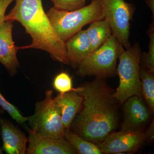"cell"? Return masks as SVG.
Wrapping results in <instances>:
<instances>
[{
  "label": "cell",
  "instance_id": "obj_24",
  "mask_svg": "<svg viewBox=\"0 0 154 154\" xmlns=\"http://www.w3.org/2000/svg\"><path fill=\"white\" fill-rule=\"evenodd\" d=\"M146 4L148 6L149 8L150 9L153 16V19L154 18V0H146Z\"/></svg>",
  "mask_w": 154,
  "mask_h": 154
},
{
  "label": "cell",
  "instance_id": "obj_21",
  "mask_svg": "<svg viewBox=\"0 0 154 154\" xmlns=\"http://www.w3.org/2000/svg\"><path fill=\"white\" fill-rule=\"evenodd\" d=\"M87 0H51L55 8L61 11H72L85 6Z\"/></svg>",
  "mask_w": 154,
  "mask_h": 154
},
{
  "label": "cell",
  "instance_id": "obj_12",
  "mask_svg": "<svg viewBox=\"0 0 154 154\" xmlns=\"http://www.w3.org/2000/svg\"><path fill=\"white\" fill-rule=\"evenodd\" d=\"M0 128L3 142V149L6 153H26L28 139L24 133L4 119H0Z\"/></svg>",
  "mask_w": 154,
  "mask_h": 154
},
{
  "label": "cell",
  "instance_id": "obj_17",
  "mask_svg": "<svg viewBox=\"0 0 154 154\" xmlns=\"http://www.w3.org/2000/svg\"><path fill=\"white\" fill-rule=\"evenodd\" d=\"M154 73L140 66V77L141 85L142 97L144 99L149 109L153 113L154 111Z\"/></svg>",
  "mask_w": 154,
  "mask_h": 154
},
{
  "label": "cell",
  "instance_id": "obj_10",
  "mask_svg": "<svg viewBox=\"0 0 154 154\" xmlns=\"http://www.w3.org/2000/svg\"><path fill=\"white\" fill-rule=\"evenodd\" d=\"M124 103V118L121 130L143 131L150 118V113L142 97L132 96Z\"/></svg>",
  "mask_w": 154,
  "mask_h": 154
},
{
  "label": "cell",
  "instance_id": "obj_20",
  "mask_svg": "<svg viewBox=\"0 0 154 154\" xmlns=\"http://www.w3.org/2000/svg\"><path fill=\"white\" fill-rule=\"evenodd\" d=\"M0 107L8 113L14 120L20 124H22L28 121L29 117H25L16 106L8 102L1 94L0 91Z\"/></svg>",
  "mask_w": 154,
  "mask_h": 154
},
{
  "label": "cell",
  "instance_id": "obj_15",
  "mask_svg": "<svg viewBox=\"0 0 154 154\" xmlns=\"http://www.w3.org/2000/svg\"><path fill=\"white\" fill-rule=\"evenodd\" d=\"M90 24L86 30L92 52L101 47L113 35L110 25L105 19L94 21Z\"/></svg>",
  "mask_w": 154,
  "mask_h": 154
},
{
  "label": "cell",
  "instance_id": "obj_16",
  "mask_svg": "<svg viewBox=\"0 0 154 154\" xmlns=\"http://www.w3.org/2000/svg\"><path fill=\"white\" fill-rule=\"evenodd\" d=\"M64 137L68 141L80 154H101L100 148L96 144L84 139L74 133L70 130L66 129Z\"/></svg>",
  "mask_w": 154,
  "mask_h": 154
},
{
  "label": "cell",
  "instance_id": "obj_7",
  "mask_svg": "<svg viewBox=\"0 0 154 154\" xmlns=\"http://www.w3.org/2000/svg\"><path fill=\"white\" fill-rule=\"evenodd\" d=\"M104 19L108 22L112 35L125 49L131 46L129 41L130 21L134 7L124 0H100Z\"/></svg>",
  "mask_w": 154,
  "mask_h": 154
},
{
  "label": "cell",
  "instance_id": "obj_6",
  "mask_svg": "<svg viewBox=\"0 0 154 154\" xmlns=\"http://www.w3.org/2000/svg\"><path fill=\"white\" fill-rule=\"evenodd\" d=\"M31 130L43 136L57 139L64 137L66 128L61 119L60 110L53 98V91L45 92L44 100L36 102L35 113L29 116Z\"/></svg>",
  "mask_w": 154,
  "mask_h": 154
},
{
  "label": "cell",
  "instance_id": "obj_8",
  "mask_svg": "<svg viewBox=\"0 0 154 154\" xmlns=\"http://www.w3.org/2000/svg\"><path fill=\"white\" fill-rule=\"evenodd\" d=\"M146 139L143 131L112 132L104 140L96 143L102 153L118 154L137 151Z\"/></svg>",
  "mask_w": 154,
  "mask_h": 154
},
{
  "label": "cell",
  "instance_id": "obj_13",
  "mask_svg": "<svg viewBox=\"0 0 154 154\" xmlns=\"http://www.w3.org/2000/svg\"><path fill=\"white\" fill-rule=\"evenodd\" d=\"M69 64L77 69L83 60L92 52V48L86 30H81L65 42Z\"/></svg>",
  "mask_w": 154,
  "mask_h": 154
},
{
  "label": "cell",
  "instance_id": "obj_9",
  "mask_svg": "<svg viewBox=\"0 0 154 154\" xmlns=\"http://www.w3.org/2000/svg\"><path fill=\"white\" fill-rule=\"evenodd\" d=\"M28 154H74L77 151L65 138L43 136L30 129L28 131Z\"/></svg>",
  "mask_w": 154,
  "mask_h": 154
},
{
  "label": "cell",
  "instance_id": "obj_3",
  "mask_svg": "<svg viewBox=\"0 0 154 154\" xmlns=\"http://www.w3.org/2000/svg\"><path fill=\"white\" fill-rule=\"evenodd\" d=\"M46 14L56 33L64 42L85 25L104 19L100 0H92L88 5L72 11L53 7Z\"/></svg>",
  "mask_w": 154,
  "mask_h": 154
},
{
  "label": "cell",
  "instance_id": "obj_2",
  "mask_svg": "<svg viewBox=\"0 0 154 154\" xmlns=\"http://www.w3.org/2000/svg\"><path fill=\"white\" fill-rule=\"evenodd\" d=\"M15 5L5 21L19 22L32 38L31 44L19 49H40L48 53L54 60L69 65L65 42L59 37L45 12L42 0H15Z\"/></svg>",
  "mask_w": 154,
  "mask_h": 154
},
{
  "label": "cell",
  "instance_id": "obj_22",
  "mask_svg": "<svg viewBox=\"0 0 154 154\" xmlns=\"http://www.w3.org/2000/svg\"><path fill=\"white\" fill-rule=\"evenodd\" d=\"M15 0H0V26L5 22L6 10Z\"/></svg>",
  "mask_w": 154,
  "mask_h": 154
},
{
  "label": "cell",
  "instance_id": "obj_25",
  "mask_svg": "<svg viewBox=\"0 0 154 154\" xmlns=\"http://www.w3.org/2000/svg\"><path fill=\"white\" fill-rule=\"evenodd\" d=\"M4 112V109H2V107H0V114H2V113H3V112ZM3 154L2 150V149L0 148V154Z\"/></svg>",
  "mask_w": 154,
  "mask_h": 154
},
{
  "label": "cell",
  "instance_id": "obj_11",
  "mask_svg": "<svg viewBox=\"0 0 154 154\" xmlns=\"http://www.w3.org/2000/svg\"><path fill=\"white\" fill-rule=\"evenodd\" d=\"M13 22L5 21L0 26V63L14 76L19 66L17 52L19 47L16 46L13 40Z\"/></svg>",
  "mask_w": 154,
  "mask_h": 154
},
{
  "label": "cell",
  "instance_id": "obj_1",
  "mask_svg": "<svg viewBox=\"0 0 154 154\" xmlns=\"http://www.w3.org/2000/svg\"><path fill=\"white\" fill-rule=\"evenodd\" d=\"M105 79L96 77L75 88L82 97L83 108L72 122L71 131L95 144L104 140L118 124V102Z\"/></svg>",
  "mask_w": 154,
  "mask_h": 154
},
{
  "label": "cell",
  "instance_id": "obj_23",
  "mask_svg": "<svg viewBox=\"0 0 154 154\" xmlns=\"http://www.w3.org/2000/svg\"><path fill=\"white\" fill-rule=\"evenodd\" d=\"M146 135V138H148L149 139H152L154 137V121L152 122L150 126L149 127V129L147 130L146 132L144 133Z\"/></svg>",
  "mask_w": 154,
  "mask_h": 154
},
{
  "label": "cell",
  "instance_id": "obj_4",
  "mask_svg": "<svg viewBox=\"0 0 154 154\" xmlns=\"http://www.w3.org/2000/svg\"><path fill=\"white\" fill-rule=\"evenodd\" d=\"M141 50L139 44L124 50L119 57L117 69L119 84L113 96L120 104H123L131 96L142 97L140 69Z\"/></svg>",
  "mask_w": 154,
  "mask_h": 154
},
{
  "label": "cell",
  "instance_id": "obj_14",
  "mask_svg": "<svg viewBox=\"0 0 154 154\" xmlns=\"http://www.w3.org/2000/svg\"><path fill=\"white\" fill-rule=\"evenodd\" d=\"M60 110L62 121L66 129H70L72 122L82 107L83 98L75 91L60 94L54 98Z\"/></svg>",
  "mask_w": 154,
  "mask_h": 154
},
{
  "label": "cell",
  "instance_id": "obj_5",
  "mask_svg": "<svg viewBox=\"0 0 154 154\" xmlns=\"http://www.w3.org/2000/svg\"><path fill=\"white\" fill-rule=\"evenodd\" d=\"M124 47L113 35L81 63L76 72L81 77L94 76L106 78L117 73L116 63Z\"/></svg>",
  "mask_w": 154,
  "mask_h": 154
},
{
  "label": "cell",
  "instance_id": "obj_19",
  "mask_svg": "<svg viewBox=\"0 0 154 154\" xmlns=\"http://www.w3.org/2000/svg\"><path fill=\"white\" fill-rule=\"evenodd\" d=\"M53 85L54 89L60 94L75 91V89L73 88L71 77L65 72H62L55 77Z\"/></svg>",
  "mask_w": 154,
  "mask_h": 154
},
{
  "label": "cell",
  "instance_id": "obj_18",
  "mask_svg": "<svg viewBox=\"0 0 154 154\" xmlns=\"http://www.w3.org/2000/svg\"><path fill=\"white\" fill-rule=\"evenodd\" d=\"M148 35L149 38L148 51L142 53L140 66L148 71L154 72V22L149 27Z\"/></svg>",
  "mask_w": 154,
  "mask_h": 154
}]
</instances>
